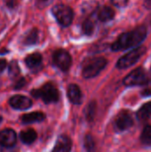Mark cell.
<instances>
[{
	"instance_id": "cell-1",
	"label": "cell",
	"mask_w": 151,
	"mask_h": 152,
	"mask_svg": "<svg viewBox=\"0 0 151 152\" xmlns=\"http://www.w3.org/2000/svg\"><path fill=\"white\" fill-rule=\"evenodd\" d=\"M147 29L144 26L136 28L135 29L123 33L113 43L111 48L113 51H122L139 45L146 37Z\"/></svg>"
},
{
	"instance_id": "cell-2",
	"label": "cell",
	"mask_w": 151,
	"mask_h": 152,
	"mask_svg": "<svg viewBox=\"0 0 151 152\" xmlns=\"http://www.w3.org/2000/svg\"><path fill=\"white\" fill-rule=\"evenodd\" d=\"M31 95L35 98H41L46 104L56 102L59 100V92L52 83H46L40 89L32 90Z\"/></svg>"
},
{
	"instance_id": "cell-3",
	"label": "cell",
	"mask_w": 151,
	"mask_h": 152,
	"mask_svg": "<svg viewBox=\"0 0 151 152\" xmlns=\"http://www.w3.org/2000/svg\"><path fill=\"white\" fill-rule=\"evenodd\" d=\"M52 12L61 26L68 27L72 23L74 13L69 6L65 4H56L53 7Z\"/></svg>"
},
{
	"instance_id": "cell-4",
	"label": "cell",
	"mask_w": 151,
	"mask_h": 152,
	"mask_svg": "<svg viewBox=\"0 0 151 152\" xmlns=\"http://www.w3.org/2000/svg\"><path fill=\"white\" fill-rule=\"evenodd\" d=\"M107 65L106 59L97 57L87 61L83 68V77L85 78H92L96 77Z\"/></svg>"
},
{
	"instance_id": "cell-5",
	"label": "cell",
	"mask_w": 151,
	"mask_h": 152,
	"mask_svg": "<svg viewBox=\"0 0 151 152\" xmlns=\"http://www.w3.org/2000/svg\"><path fill=\"white\" fill-rule=\"evenodd\" d=\"M145 52L146 48L144 46L136 47L135 49L130 51L123 57H121L117 63V67L118 69H127L133 66L139 61V59L145 53Z\"/></svg>"
},
{
	"instance_id": "cell-6",
	"label": "cell",
	"mask_w": 151,
	"mask_h": 152,
	"mask_svg": "<svg viewBox=\"0 0 151 152\" xmlns=\"http://www.w3.org/2000/svg\"><path fill=\"white\" fill-rule=\"evenodd\" d=\"M150 81L149 75L146 70L142 68H138L133 70L129 75L124 78V84L126 86H144Z\"/></svg>"
},
{
	"instance_id": "cell-7",
	"label": "cell",
	"mask_w": 151,
	"mask_h": 152,
	"mask_svg": "<svg viewBox=\"0 0 151 152\" xmlns=\"http://www.w3.org/2000/svg\"><path fill=\"white\" fill-rule=\"evenodd\" d=\"M53 61L57 68H59L62 71H67L71 66L72 59L67 51L63 49H59L54 52L53 55Z\"/></svg>"
},
{
	"instance_id": "cell-8",
	"label": "cell",
	"mask_w": 151,
	"mask_h": 152,
	"mask_svg": "<svg viewBox=\"0 0 151 152\" xmlns=\"http://www.w3.org/2000/svg\"><path fill=\"white\" fill-rule=\"evenodd\" d=\"M133 125V118L128 110L121 111L116 118V126L121 131H125L130 128Z\"/></svg>"
},
{
	"instance_id": "cell-9",
	"label": "cell",
	"mask_w": 151,
	"mask_h": 152,
	"mask_svg": "<svg viewBox=\"0 0 151 152\" xmlns=\"http://www.w3.org/2000/svg\"><path fill=\"white\" fill-rule=\"evenodd\" d=\"M17 141L16 133L12 129H4L0 132V145L4 148H12Z\"/></svg>"
},
{
	"instance_id": "cell-10",
	"label": "cell",
	"mask_w": 151,
	"mask_h": 152,
	"mask_svg": "<svg viewBox=\"0 0 151 152\" xmlns=\"http://www.w3.org/2000/svg\"><path fill=\"white\" fill-rule=\"evenodd\" d=\"M9 104L15 110H24L32 106V102L29 98L24 95H14L9 100Z\"/></svg>"
},
{
	"instance_id": "cell-11",
	"label": "cell",
	"mask_w": 151,
	"mask_h": 152,
	"mask_svg": "<svg viewBox=\"0 0 151 152\" xmlns=\"http://www.w3.org/2000/svg\"><path fill=\"white\" fill-rule=\"evenodd\" d=\"M72 142L66 135H61L58 138L53 152H70Z\"/></svg>"
},
{
	"instance_id": "cell-12",
	"label": "cell",
	"mask_w": 151,
	"mask_h": 152,
	"mask_svg": "<svg viewBox=\"0 0 151 152\" xmlns=\"http://www.w3.org/2000/svg\"><path fill=\"white\" fill-rule=\"evenodd\" d=\"M68 97L71 103L80 104L82 102V93L78 86L72 84L68 88Z\"/></svg>"
},
{
	"instance_id": "cell-13",
	"label": "cell",
	"mask_w": 151,
	"mask_h": 152,
	"mask_svg": "<svg viewBox=\"0 0 151 152\" xmlns=\"http://www.w3.org/2000/svg\"><path fill=\"white\" fill-rule=\"evenodd\" d=\"M42 60H43L42 55L39 53H31L26 57L25 63L29 69H34L38 68L41 65Z\"/></svg>"
},
{
	"instance_id": "cell-14",
	"label": "cell",
	"mask_w": 151,
	"mask_h": 152,
	"mask_svg": "<svg viewBox=\"0 0 151 152\" xmlns=\"http://www.w3.org/2000/svg\"><path fill=\"white\" fill-rule=\"evenodd\" d=\"M45 118V116L42 112H31L28 114H25L21 118V121L23 124H33L41 122Z\"/></svg>"
},
{
	"instance_id": "cell-15",
	"label": "cell",
	"mask_w": 151,
	"mask_h": 152,
	"mask_svg": "<svg viewBox=\"0 0 151 152\" xmlns=\"http://www.w3.org/2000/svg\"><path fill=\"white\" fill-rule=\"evenodd\" d=\"M37 137V134L36 133L35 130L33 129H28V130H24L21 131L20 134V141L27 145H29L31 143H33L36 139Z\"/></svg>"
},
{
	"instance_id": "cell-16",
	"label": "cell",
	"mask_w": 151,
	"mask_h": 152,
	"mask_svg": "<svg viewBox=\"0 0 151 152\" xmlns=\"http://www.w3.org/2000/svg\"><path fill=\"white\" fill-rule=\"evenodd\" d=\"M114 17H115V12L109 6H103L98 12V19L102 22L109 21Z\"/></svg>"
},
{
	"instance_id": "cell-17",
	"label": "cell",
	"mask_w": 151,
	"mask_h": 152,
	"mask_svg": "<svg viewBox=\"0 0 151 152\" xmlns=\"http://www.w3.org/2000/svg\"><path fill=\"white\" fill-rule=\"evenodd\" d=\"M38 41V30L37 28H34L32 29H30L28 32H27V34L24 37L23 39V43L26 45H32L36 44Z\"/></svg>"
},
{
	"instance_id": "cell-18",
	"label": "cell",
	"mask_w": 151,
	"mask_h": 152,
	"mask_svg": "<svg viewBox=\"0 0 151 152\" xmlns=\"http://www.w3.org/2000/svg\"><path fill=\"white\" fill-rule=\"evenodd\" d=\"M151 116V102H149L147 103H145L143 106H142L140 108V110L137 112V118L142 120H147L150 118Z\"/></svg>"
},
{
	"instance_id": "cell-19",
	"label": "cell",
	"mask_w": 151,
	"mask_h": 152,
	"mask_svg": "<svg viewBox=\"0 0 151 152\" xmlns=\"http://www.w3.org/2000/svg\"><path fill=\"white\" fill-rule=\"evenodd\" d=\"M94 27H95V24H94V21L91 19H87L84 21L83 23V32L87 35V36H90L93 34V32L94 31Z\"/></svg>"
},
{
	"instance_id": "cell-20",
	"label": "cell",
	"mask_w": 151,
	"mask_h": 152,
	"mask_svg": "<svg viewBox=\"0 0 151 152\" xmlns=\"http://www.w3.org/2000/svg\"><path fill=\"white\" fill-rule=\"evenodd\" d=\"M141 140L142 143L146 145H151V126H146L141 135Z\"/></svg>"
},
{
	"instance_id": "cell-21",
	"label": "cell",
	"mask_w": 151,
	"mask_h": 152,
	"mask_svg": "<svg viewBox=\"0 0 151 152\" xmlns=\"http://www.w3.org/2000/svg\"><path fill=\"white\" fill-rule=\"evenodd\" d=\"M20 67L18 65V62L16 61H12L9 64V68H8V73L9 76L11 77H16L19 76L20 74Z\"/></svg>"
},
{
	"instance_id": "cell-22",
	"label": "cell",
	"mask_w": 151,
	"mask_h": 152,
	"mask_svg": "<svg viewBox=\"0 0 151 152\" xmlns=\"http://www.w3.org/2000/svg\"><path fill=\"white\" fill-rule=\"evenodd\" d=\"M84 145H85V150L88 152H93L94 151L95 143H94V140L92 135L88 134L85 136V141H84Z\"/></svg>"
},
{
	"instance_id": "cell-23",
	"label": "cell",
	"mask_w": 151,
	"mask_h": 152,
	"mask_svg": "<svg viewBox=\"0 0 151 152\" xmlns=\"http://www.w3.org/2000/svg\"><path fill=\"white\" fill-rule=\"evenodd\" d=\"M85 113H86V118L88 120H92L94 118V112H95V103L92 102L90 103L87 108L85 109Z\"/></svg>"
},
{
	"instance_id": "cell-24",
	"label": "cell",
	"mask_w": 151,
	"mask_h": 152,
	"mask_svg": "<svg viewBox=\"0 0 151 152\" xmlns=\"http://www.w3.org/2000/svg\"><path fill=\"white\" fill-rule=\"evenodd\" d=\"M26 85V80L24 77H20L18 81H16L15 85H14V89L15 90H19V89H21L24 86Z\"/></svg>"
},
{
	"instance_id": "cell-25",
	"label": "cell",
	"mask_w": 151,
	"mask_h": 152,
	"mask_svg": "<svg viewBox=\"0 0 151 152\" xmlns=\"http://www.w3.org/2000/svg\"><path fill=\"white\" fill-rule=\"evenodd\" d=\"M111 2L115 6L122 8V7H125L127 4L128 0H111Z\"/></svg>"
},
{
	"instance_id": "cell-26",
	"label": "cell",
	"mask_w": 151,
	"mask_h": 152,
	"mask_svg": "<svg viewBox=\"0 0 151 152\" xmlns=\"http://www.w3.org/2000/svg\"><path fill=\"white\" fill-rule=\"evenodd\" d=\"M7 62L4 59H0V74L4 70V69L6 68Z\"/></svg>"
},
{
	"instance_id": "cell-27",
	"label": "cell",
	"mask_w": 151,
	"mask_h": 152,
	"mask_svg": "<svg viewBox=\"0 0 151 152\" xmlns=\"http://www.w3.org/2000/svg\"><path fill=\"white\" fill-rule=\"evenodd\" d=\"M6 4L9 8H14L17 4V2H16V0H8L6 2Z\"/></svg>"
},
{
	"instance_id": "cell-28",
	"label": "cell",
	"mask_w": 151,
	"mask_h": 152,
	"mask_svg": "<svg viewBox=\"0 0 151 152\" xmlns=\"http://www.w3.org/2000/svg\"><path fill=\"white\" fill-rule=\"evenodd\" d=\"M51 0H36L37 2V4L39 5V7H44V5H46L47 4H49Z\"/></svg>"
},
{
	"instance_id": "cell-29",
	"label": "cell",
	"mask_w": 151,
	"mask_h": 152,
	"mask_svg": "<svg viewBox=\"0 0 151 152\" xmlns=\"http://www.w3.org/2000/svg\"><path fill=\"white\" fill-rule=\"evenodd\" d=\"M144 5L146 6V8L151 9V0H146L144 2Z\"/></svg>"
},
{
	"instance_id": "cell-30",
	"label": "cell",
	"mask_w": 151,
	"mask_h": 152,
	"mask_svg": "<svg viewBox=\"0 0 151 152\" xmlns=\"http://www.w3.org/2000/svg\"><path fill=\"white\" fill-rule=\"evenodd\" d=\"M151 94V90H144L143 92H142V96L144 95V96H150Z\"/></svg>"
},
{
	"instance_id": "cell-31",
	"label": "cell",
	"mask_w": 151,
	"mask_h": 152,
	"mask_svg": "<svg viewBox=\"0 0 151 152\" xmlns=\"http://www.w3.org/2000/svg\"><path fill=\"white\" fill-rule=\"evenodd\" d=\"M2 120H3V118H2V117L0 116V122H2Z\"/></svg>"
}]
</instances>
